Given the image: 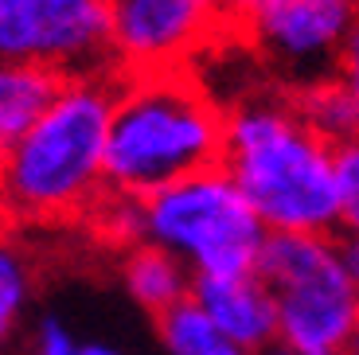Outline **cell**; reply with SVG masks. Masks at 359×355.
<instances>
[{
	"label": "cell",
	"mask_w": 359,
	"mask_h": 355,
	"mask_svg": "<svg viewBox=\"0 0 359 355\" xmlns=\"http://www.w3.org/2000/svg\"><path fill=\"white\" fill-rule=\"evenodd\" d=\"M164 355H250L243 347L226 340L223 332L196 309V301H184L180 309L164 312L156 320Z\"/></svg>",
	"instance_id": "obj_13"
},
{
	"label": "cell",
	"mask_w": 359,
	"mask_h": 355,
	"mask_svg": "<svg viewBox=\"0 0 359 355\" xmlns=\"http://www.w3.org/2000/svg\"><path fill=\"white\" fill-rule=\"evenodd\" d=\"M266 355H293V351H285V347H273V351H266Z\"/></svg>",
	"instance_id": "obj_21"
},
{
	"label": "cell",
	"mask_w": 359,
	"mask_h": 355,
	"mask_svg": "<svg viewBox=\"0 0 359 355\" xmlns=\"http://www.w3.org/2000/svg\"><path fill=\"white\" fill-rule=\"evenodd\" d=\"M219 8H223V12H226V20L234 24V20H238V12L246 8V0H219Z\"/></svg>",
	"instance_id": "obj_20"
},
{
	"label": "cell",
	"mask_w": 359,
	"mask_h": 355,
	"mask_svg": "<svg viewBox=\"0 0 359 355\" xmlns=\"http://www.w3.org/2000/svg\"><path fill=\"white\" fill-rule=\"evenodd\" d=\"M90 222H94V231H98L102 239L121 246V250H133L144 242V211H141V199H133V196H114V192H109V196L94 207Z\"/></svg>",
	"instance_id": "obj_15"
},
{
	"label": "cell",
	"mask_w": 359,
	"mask_h": 355,
	"mask_svg": "<svg viewBox=\"0 0 359 355\" xmlns=\"http://www.w3.org/2000/svg\"><path fill=\"white\" fill-rule=\"evenodd\" d=\"M278 304V347L293 355H359V289L340 234H269L258 262Z\"/></svg>",
	"instance_id": "obj_4"
},
{
	"label": "cell",
	"mask_w": 359,
	"mask_h": 355,
	"mask_svg": "<svg viewBox=\"0 0 359 355\" xmlns=\"http://www.w3.org/2000/svg\"><path fill=\"white\" fill-rule=\"evenodd\" d=\"M59 86H63V79L43 71V67L0 59V160L47 114Z\"/></svg>",
	"instance_id": "obj_11"
},
{
	"label": "cell",
	"mask_w": 359,
	"mask_h": 355,
	"mask_svg": "<svg viewBox=\"0 0 359 355\" xmlns=\"http://www.w3.org/2000/svg\"><path fill=\"white\" fill-rule=\"evenodd\" d=\"M191 301L226 340L250 355H266L278 347V304L258 269L250 274L196 277Z\"/></svg>",
	"instance_id": "obj_9"
},
{
	"label": "cell",
	"mask_w": 359,
	"mask_h": 355,
	"mask_svg": "<svg viewBox=\"0 0 359 355\" xmlns=\"http://www.w3.org/2000/svg\"><path fill=\"white\" fill-rule=\"evenodd\" d=\"M234 24L266 71L297 94L336 74L359 24V0H246Z\"/></svg>",
	"instance_id": "obj_6"
},
{
	"label": "cell",
	"mask_w": 359,
	"mask_h": 355,
	"mask_svg": "<svg viewBox=\"0 0 359 355\" xmlns=\"http://www.w3.org/2000/svg\"><path fill=\"white\" fill-rule=\"evenodd\" d=\"M223 168L269 234H340L336 149L313 133L289 90H246L226 106Z\"/></svg>",
	"instance_id": "obj_1"
},
{
	"label": "cell",
	"mask_w": 359,
	"mask_h": 355,
	"mask_svg": "<svg viewBox=\"0 0 359 355\" xmlns=\"http://www.w3.org/2000/svg\"><path fill=\"white\" fill-rule=\"evenodd\" d=\"M340 254H344V266H348L351 281H355V289H359V231L340 234Z\"/></svg>",
	"instance_id": "obj_19"
},
{
	"label": "cell",
	"mask_w": 359,
	"mask_h": 355,
	"mask_svg": "<svg viewBox=\"0 0 359 355\" xmlns=\"http://www.w3.org/2000/svg\"><path fill=\"white\" fill-rule=\"evenodd\" d=\"M0 59L43 67L59 79L109 74L114 71L109 4L106 0H0Z\"/></svg>",
	"instance_id": "obj_7"
},
{
	"label": "cell",
	"mask_w": 359,
	"mask_h": 355,
	"mask_svg": "<svg viewBox=\"0 0 359 355\" xmlns=\"http://www.w3.org/2000/svg\"><path fill=\"white\" fill-rule=\"evenodd\" d=\"M141 211L144 242L180 257L196 277L250 274L269 242L266 222L223 164L144 196Z\"/></svg>",
	"instance_id": "obj_5"
},
{
	"label": "cell",
	"mask_w": 359,
	"mask_h": 355,
	"mask_svg": "<svg viewBox=\"0 0 359 355\" xmlns=\"http://www.w3.org/2000/svg\"><path fill=\"white\" fill-rule=\"evenodd\" d=\"M293 98H297L301 117L313 125V133L324 137L332 149H340V145H348L359 137V106L348 90H344V82L336 79V74L316 82V86L297 90Z\"/></svg>",
	"instance_id": "obj_12"
},
{
	"label": "cell",
	"mask_w": 359,
	"mask_h": 355,
	"mask_svg": "<svg viewBox=\"0 0 359 355\" xmlns=\"http://www.w3.org/2000/svg\"><path fill=\"white\" fill-rule=\"evenodd\" d=\"M4 340H8V332H4V328H0V347H4Z\"/></svg>",
	"instance_id": "obj_22"
},
{
	"label": "cell",
	"mask_w": 359,
	"mask_h": 355,
	"mask_svg": "<svg viewBox=\"0 0 359 355\" xmlns=\"http://www.w3.org/2000/svg\"><path fill=\"white\" fill-rule=\"evenodd\" d=\"M109 51L117 74L191 71V62L215 47L226 12L219 0H106Z\"/></svg>",
	"instance_id": "obj_8"
},
{
	"label": "cell",
	"mask_w": 359,
	"mask_h": 355,
	"mask_svg": "<svg viewBox=\"0 0 359 355\" xmlns=\"http://www.w3.org/2000/svg\"><path fill=\"white\" fill-rule=\"evenodd\" d=\"M121 281H126V293L137 309H144L149 316L161 320L164 312L191 301L196 274L180 257L141 242V246L126 250V257H121Z\"/></svg>",
	"instance_id": "obj_10"
},
{
	"label": "cell",
	"mask_w": 359,
	"mask_h": 355,
	"mask_svg": "<svg viewBox=\"0 0 359 355\" xmlns=\"http://www.w3.org/2000/svg\"><path fill=\"white\" fill-rule=\"evenodd\" d=\"M336 176H340L344 231H359V137L336 149Z\"/></svg>",
	"instance_id": "obj_17"
},
{
	"label": "cell",
	"mask_w": 359,
	"mask_h": 355,
	"mask_svg": "<svg viewBox=\"0 0 359 355\" xmlns=\"http://www.w3.org/2000/svg\"><path fill=\"white\" fill-rule=\"evenodd\" d=\"M32 262L27 254L8 239V234H0V328L12 332L20 316H24L27 301H32Z\"/></svg>",
	"instance_id": "obj_14"
},
{
	"label": "cell",
	"mask_w": 359,
	"mask_h": 355,
	"mask_svg": "<svg viewBox=\"0 0 359 355\" xmlns=\"http://www.w3.org/2000/svg\"><path fill=\"white\" fill-rule=\"evenodd\" d=\"M226 149V106L191 71L117 74L106 141V184L114 196L144 199L196 172L219 168Z\"/></svg>",
	"instance_id": "obj_2"
},
{
	"label": "cell",
	"mask_w": 359,
	"mask_h": 355,
	"mask_svg": "<svg viewBox=\"0 0 359 355\" xmlns=\"http://www.w3.org/2000/svg\"><path fill=\"white\" fill-rule=\"evenodd\" d=\"M336 79L344 82V90H348L359 106V24L348 36V43H344V55H340V62H336Z\"/></svg>",
	"instance_id": "obj_18"
},
{
	"label": "cell",
	"mask_w": 359,
	"mask_h": 355,
	"mask_svg": "<svg viewBox=\"0 0 359 355\" xmlns=\"http://www.w3.org/2000/svg\"><path fill=\"white\" fill-rule=\"evenodd\" d=\"M32 355H129L109 340H79L71 324L59 316H43L32 332Z\"/></svg>",
	"instance_id": "obj_16"
},
{
	"label": "cell",
	"mask_w": 359,
	"mask_h": 355,
	"mask_svg": "<svg viewBox=\"0 0 359 355\" xmlns=\"http://www.w3.org/2000/svg\"><path fill=\"white\" fill-rule=\"evenodd\" d=\"M117 74L63 79L55 102L0 160V207L20 222L94 215L109 196L106 141Z\"/></svg>",
	"instance_id": "obj_3"
}]
</instances>
